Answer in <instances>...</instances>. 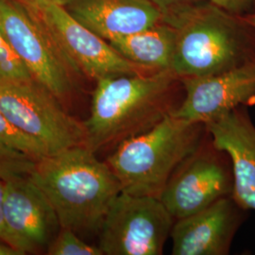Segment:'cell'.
<instances>
[{
    "mask_svg": "<svg viewBox=\"0 0 255 255\" xmlns=\"http://www.w3.org/2000/svg\"><path fill=\"white\" fill-rule=\"evenodd\" d=\"M150 1L153 2L155 5H157L160 9H162V11L171 9L174 7L181 6V5L201 2V0H150Z\"/></svg>",
    "mask_w": 255,
    "mask_h": 255,
    "instance_id": "22",
    "label": "cell"
},
{
    "mask_svg": "<svg viewBox=\"0 0 255 255\" xmlns=\"http://www.w3.org/2000/svg\"><path fill=\"white\" fill-rule=\"evenodd\" d=\"M22 3L26 4L28 7L37 8L45 5H60L66 7L71 0H19Z\"/></svg>",
    "mask_w": 255,
    "mask_h": 255,
    "instance_id": "23",
    "label": "cell"
},
{
    "mask_svg": "<svg viewBox=\"0 0 255 255\" xmlns=\"http://www.w3.org/2000/svg\"><path fill=\"white\" fill-rule=\"evenodd\" d=\"M33 79L0 31V86Z\"/></svg>",
    "mask_w": 255,
    "mask_h": 255,
    "instance_id": "19",
    "label": "cell"
},
{
    "mask_svg": "<svg viewBox=\"0 0 255 255\" xmlns=\"http://www.w3.org/2000/svg\"><path fill=\"white\" fill-rule=\"evenodd\" d=\"M71 15L106 41L130 35L164 20L150 0H71Z\"/></svg>",
    "mask_w": 255,
    "mask_h": 255,
    "instance_id": "14",
    "label": "cell"
},
{
    "mask_svg": "<svg viewBox=\"0 0 255 255\" xmlns=\"http://www.w3.org/2000/svg\"><path fill=\"white\" fill-rule=\"evenodd\" d=\"M109 43L131 63L160 71L171 67L176 32L163 20L153 27L112 40Z\"/></svg>",
    "mask_w": 255,
    "mask_h": 255,
    "instance_id": "15",
    "label": "cell"
},
{
    "mask_svg": "<svg viewBox=\"0 0 255 255\" xmlns=\"http://www.w3.org/2000/svg\"><path fill=\"white\" fill-rule=\"evenodd\" d=\"M181 83L170 69L97 81L90 116L84 121L86 146L97 152L154 127L181 104Z\"/></svg>",
    "mask_w": 255,
    "mask_h": 255,
    "instance_id": "1",
    "label": "cell"
},
{
    "mask_svg": "<svg viewBox=\"0 0 255 255\" xmlns=\"http://www.w3.org/2000/svg\"><path fill=\"white\" fill-rule=\"evenodd\" d=\"M234 175L228 155L211 139L201 145L175 170L160 200L175 220L232 196Z\"/></svg>",
    "mask_w": 255,
    "mask_h": 255,
    "instance_id": "8",
    "label": "cell"
},
{
    "mask_svg": "<svg viewBox=\"0 0 255 255\" xmlns=\"http://www.w3.org/2000/svg\"><path fill=\"white\" fill-rule=\"evenodd\" d=\"M184 97L171 115L205 124L239 106L255 104V61L222 73L182 79Z\"/></svg>",
    "mask_w": 255,
    "mask_h": 255,
    "instance_id": "10",
    "label": "cell"
},
{
    "mask_svg": "<svg viewBox=\"0 0 255 255\" xmlns=\"http://www.w3.org/2000/svg\"><path fill=\"white\" fill-rule=\"evenodd\" d=\"M204 127L214 146L231 161L232 197L243 209L255 211V126L246 106L225 113Z\"/></svg>",
    "mask_w": 255,
    "mask_h": 255,
    "instance_id": "13",
    "label": "cell"
},
{
    "mask_svg": "<svg viewBox=\"0 0 255 255\" xmlns=\"http://www.w3.org/2000/svg\"></svg>",
    "mask_w": 255,
    "mask_h": 255,
    "instance_id": "26",
    "label": "cell"
},
{
    "mask_svg": "<svg viewBox=\"0 0 255 255\" xmlns=\"http://www.w3.org/2000/svg\"><path fill=\"white\" fill-rule=\"evenodd\" d=\"M175 219L160 199L121 192L100 230L104 255H161Z\"/></svg>",
    "mask_w": 255,
    "mask_h": 255,
    "instance_id": "7",
    "label": "cell"
},
{
    "mask_svg": "<svg viewBox=\"0 0 255 255\" xmlns=\"http://www.w3.org/2000/svg\"><path fill=\"white\" fill-rule=\"evenodd\" d=\"M4 190H5V181L0 178V240L9 244V237H8L7 230H6V227H5L4 216H3Z\"/></svg>",
    "mask_w": 255,
    "mask_h": 255,
    "instance_id": "21",
    "label": "cell"
},
{
    "mask_svg": "<svg viewBox=\"0 0 255 255\" xmlns=\"http://www.w3.org/2000/svg\"><path fill=\"white\" fill-rule=\"evenodd\" d=\"M36 159L0 145V178L4 181L29 176Z\"/></svg>",
    "mask_w": 255,
    "mask_h": 255,
    "instance_id": "18",
    "label": "cell"
},
{
    "mask_svg": "<svg viewBox=\"0 0 255 255\" xmlns=\"http://www.w3.org/2000/svg\"><path fill=\"white\" fill-rule=\"evenodd\" d=\"M0 31L34 80L61 101L73 94L82 76L33 9L19 0H0Z\"/></svg>",
    "mask_w": 255,
    "mask_h": 255,
    "instance_id": "5",
    "label": "cell"
},
{
    "mask_svg": "<svg viewBox=\"0 0 255 255\" xmlns=\"http://www.w3.org/2000/svg\"><path fill=\"white\" fill-rule=\"evenodd\" d=\"M0 145L14 149L34 159L48 155L46 148L32 137L16 127L0 109Z\"/></svg>",
    "mask_w": 255,
    "mask_h": 255,
    "instance_id": "16",
    "label": "cell"
},
{
    "mask_svg": "<svg viewBox=\"0 0 255 255\" xmlns=\"http://www.w3.org/2000/svg\"><path fill=\"white\" fill-rule=\"evenodd\" d=\"M204 124L165 117L154 127L124 140L106 159L122 192L160 199L182 162L201 145Z\"/></svg>",
    "mask_w": 255,
    "mask_h": 255,
    "instance_id": "4",
    "label": "cell"
},
{
    "mask_svg": "<svg viewBox=\"0 0 255 255\" xmlns=\"http://www.w3.org/2000/svg\"><path fill=\"white\" fill-rule=\"evenodd\" d=\"M0 109L48 155L86 146L84 122L67 114L62 101L34 79L0 86Z\"/></svg>",
    "mask_w": 255,
    "mask_h": 255,
    "instance_id": "6",
    "label": "cell"
},
{
    "mask_svg": "<svg viewBox=\"0 0 255 255\" xmlns=\"http://www.w3.org/2000/svg\"><path fill=\"white\" fill-rule=\"evenodd\" d=\"M29 178L50 203L60 227L77 234L100 233L113 202L122 192L109 164L86 146L40 158Z\"/></svg>",
    "mask_w": 255,
    "mask_h": 255,
    "instance_id": "2",
    "label": "cell"
},
{
    "mask_svg": "<svg viewBox=\"0 0 255 255\" xmlns=\"http://www.w3.org/2000/svg\"><path fill=\"white\" fill-rule=\"evenodd\" d=\"M176 43L170 70L180 80L222 73L255 61V30L242 15L197 2L163 11Z\"/></svg>",
    "mask_w": 255,
    "mask_h": 255,
    "instance_id": "3",
    "label": "cell"
},
{
    "mask_svg": "<svg viewBox=\"0 0 255 255\" xmlns=\"http://www.w3.org/2000/svg\"><path fill=\"white\" fill-rule=\"evenodd\" d=\"M255 0H211L220 8L237 15H245L253 12Z\"/></svg>",
    "mask_w": 255,
    "mask_h": 255,
    "instance_id": "20",
    "label": "cell"
},
{
    "mask_svg": "<svg viewBox=\"0 0 255 255\" xmlns=\"http://www.w3.org/2000/svg\"><path fill=\"white\" fill-rule=\"evenodd\" d=\"M243 16V18L245 19V21H246L247 23L251 26V27H253L254 29L255 30V11H253V12H250V13H247L245 15H242Z\"/></svg>",
    "mask_w": 255,
    "mask_h": 255,
    "instance_id": "25",
    "label": "cell"
},
{
    "mask_svg": "<svg viewBox=\"0 0 255 255\" xmlns=\"http://www.w3.org/2000/svg\"><path fill=\"white\" fill-rule=\"evenodd\" d=\"M48 255H104L101 248L83 241L76 232L60 227V232L47 245Z\"/></svg>",
    "mask_w": 255,
    "mask_h": 255,
    "instance_id": "17",
    "label": "cell"
},
{
    "mask_svg": "<svg viewBox=\"0 0 255 255\" xmlns=\"http://www.w3.org/2000/svg\"><path fill=\"white\" fill-rule=\"evenodd\" d=\"M3 216L9 245L25 255L47 246L60 227L54 210L29 176L5 181Z\"/></svg>",
    "mask_w": 255,
    "mask_h": 255,
    "instance_id": "11",
    "label": "cell"
},
{
    "mask_svg": "<svg viewBox=\"0 0 255 255\" xmlns=\"http://www.w3.org/2000/svg\"><path fill=\"white\" fill-rule=\"evenodd\" d=\"M246 210L232 196L177 219L170 233L173 255H227Z\"/></svg>",
    "mask_w": 255,
    "mask_h": 255,
    "instance_id": "12",
    "label": "cell"
},
{
    "mask_svg": "<svg viewBox=\"0 0 255 255\" xmlns=\"http://www.w3.org/2000/svg\"><path fill=\"white\" fill-rule=\"evenodd\" d=\"M25 254L17 249L0 240V255H24Z\"/></svg>",
    "mask_w": 255,
    "mask_h": 255,
    "instance_id": "24",
    "label": "cell"
},
{
    "mask_svg": "<svg viewBox=\"0 0 255 255\" xmlns=\"http://www.w3.org/2000/svg\"><path fill=\"white\" fill-rule=\"evenodd\" d=\"M31 9L82 76L97 82L121 75L156 72L124 58L108 41L82 25L64 6L45 5Z\"/></svg>",
    "mask_w": 255,
    "mask_h": 255,
    "instance_id": "9",
    "label": "cell"
}]
</instances>
